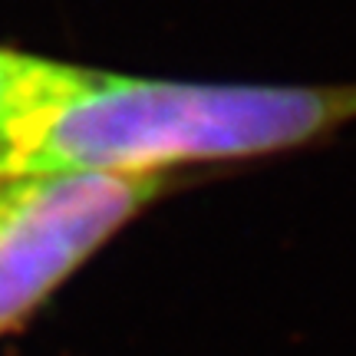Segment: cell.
I'll return each instance as SVG.
<instances>
[{
  "label": "cell",
  "mask_w": 356,
  "mask_h": 356,
  "mask_svg": "<svg viewBox=\"0 0 356 356\" xmlns=\"http://www.w3.org/2000/svg\"><path fill=\"white\" fill-rule=\"evenodd\" d=\"M63 63L37 53L0 47V152L17 126L47 99Z\"/></svg>",
  "instance_id": "cell-3"
},
{
  "label": "cell",
  "mask_w": 356,
  "mask_h": 356,
  "mask_svg": "<svg viewBox=\"0 0 356 356\" xmlns=\"http://www.w3.org/2000/svg\"><path fill=\"white\" fill-rule=\"evenodd\" d=\"M168 188V175L40 168L0 175V333H10L79 264Z\"/></svg>",
  "instance_id": "cell-2"
},
{
  "label": "cell",
  "mask_w": 356,
  "mask_h": 356,
  "mask_svg": "<svg viewBox=\"0 0 356 356\" xmlns=\"http://www.w3.org/2000/svg\"><path fill=\"white\" fill-rule=\"evenodd\" d=\"M356 119L350 86H257L126 76L63 63L0 152V175L99 168L165 175L188 162L254 159Z\"/></svg>",
  "instance_id": "cell-1"
}]
</instances>
